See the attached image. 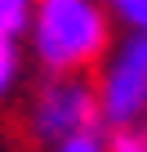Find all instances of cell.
I'll list each match as a JSON object with an SVG mask.
<instances>
[{
	"label": "cell",
	"instance_id": "9",
	"mask_svg": "<svg viewBox=\"0 0 147 152\" xmlns=\"http://www.w3.org/2000/svg\"><path fill=\"white\" fill-rule=\"evenodd\" d=\"M143 36H147V31H143Z\"/></svg>",
	"mask_w": 147,
	"mask_h": 152
},
{
	"label": "cell",
	"instance_id": "5",
	"mask_svg": "<svg viewBox=\"0 0 147 152\" xmlns=\"http://www.w3.org/2000/svg\"><path fill=\"white\" fill-rule=\"evenodd\" d=\"M14 72H18V49H14V40H9V36H0V94L9 90Z\"/></svg>",
	"mask_w": 147,
	"mask_h": 152
},
{
	"label": "cell",
	"instance_id": "1",
	"mask_svg": "<svg viewBox=\"0 0 147 152\" xmlns=\"http://www.w3.org/2000/svg\"><path fill=\"white\" fill-rule=\"evenodd\" d=\"M107 45V23L94 0H40L36 9V49L49 67H85Z\"/></svg>",
	"mask_w": 147,
	"mask_h": 152
},
{
	"label": "cell",
	"instance_id": "8",
	"mask_svg": "<svg viewBox=\"0 0 147 152\" xmlns=\"http://www.w3.org/2000/svg\"><path fill=\"white\" fill-rule=\"evenodd\" d=\"M112 152H147V139L134 134V130H120V134L112 139Z\"/></svg>",
	"mask_w": 147,
	"mask_h": 152
},
{
	"label": "cell",
	"instance_id": "2",
	"mask_svg": "<svg viewBox=\"0 0 147 152\" xmlns=\"http://www.w3.org/2000/svg\"><path fill=\"white\" fill-rule=\"evenodd\" d=\"M147 107V36L138 31L134 40L120 45L107 85H103V116L120 130H129Z\"/></svg>",
	"mask_w": 147,
	"mask_h": 152
},
{
	"label": "cell",
	"instance_id": "4",
	"mask_svg": "<svg viewBox=\"0 0 147 152\" xmlns=\"http://www.w3.org/2000/svg\"><path fill=\"white\" fill-rule=\"evenodd\" d=\"M27 14H31V0H0V36H18L27 27Z\"/></svg>",
	"mask_w": 147,
	"mask_h": 152
},
{
	"label": "cell",
	"instance_id": "7",
	"mask_svg": "<svg viewBox=\"0 0 147 152\" xmlns=\"http://www.w3.org/2000/svg\"><path fill=\"white\" fill-rule=\"evenodd\" d=\"M58 152H103V143H98V134H76V139H62Z\"/></svg>",
	"mask_w": 147,
	"mask_h": 152
},
{
	"label": "cell",
	"instance_id": "6",
	"mask_svg": "<svg viewBox=\"0 0 147 152\" xmlns=\"http://www.w3.org/2000/svg\"><path fill=\"white\" fill-rule=\"evenodd\" d=\"M112 9H116L125 23H134L138 31H147V0H112Z\"/></svg>",
	"mask_w": 147,
	"mask_h": 152
},
{
	"label": "cell",
	"instance_id": "3",
	"mask_svg": "<svg viewBox=\"0 0 147 152\" xmlns=\"http://www.w3.org/2000/svg\"><path fill=\"white\" fill-rule=\"evenodd\" d=\"M94 121H98V99L80 81H58V85H49L45 99H40V112H36V125H40L45 139L94 134Z\"/></svg>",
	"mask_w": 147,
	"mask_h": 152
}]
</instances>
